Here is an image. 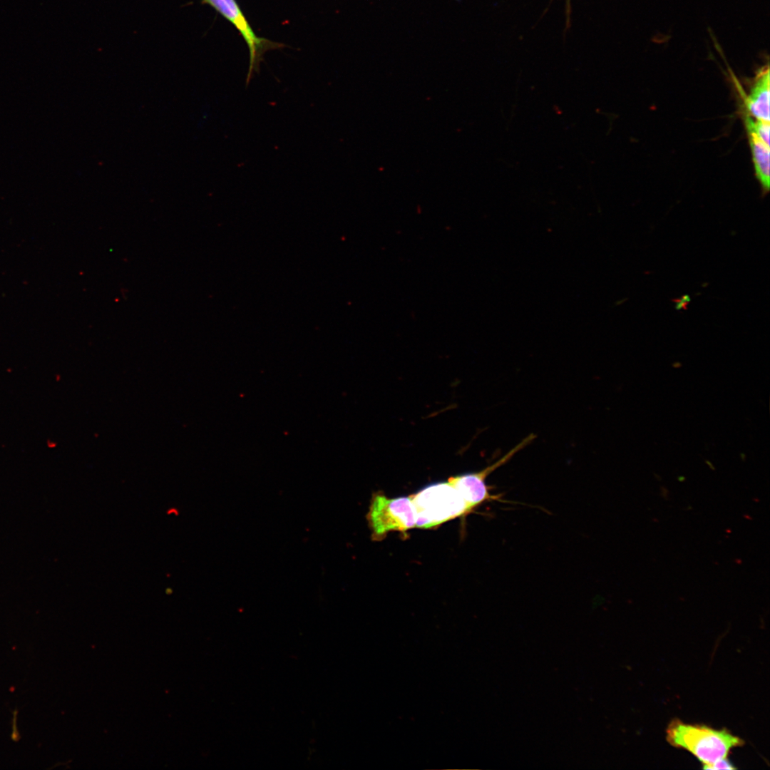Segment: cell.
<instances>
[{
	"instance_id": "6da1fadb",
	"label": "cell",
	"mask_w": 770,
	"mask_h": 770,
	"mask_svg": "<svg viewBox=\"0 0 770 770\" xmlns=\"http://www.w3.org/2000/svg\"><path fill=\"white\" fill-rule=\"evenodd\" d=\"M666 733L669 744L689 751L703 765L727 758L731 749L744 744L741 739L726 729L685 724L677 719L671 721Z\"/></svg>"
},
{
	"instance_id": "7a4b0ae2",
	"label": "cell",
	"mask_w": 770,
	"mask_h": 770,
	"mask_svg": "<svg viewBox=\"0 0 770 770\" xmlns=\"http://www.w3.org/2000/svg\"><path fill=\"white\" fill-rule=\"evenodd\" d=\"M410 497L419 528H429L472 511L448 481L426 486Z\"/></svg>"
},
{
	"instance_id": "3957f363",
	"label": "cell",
	"mask_w": 770,
	"mask_h": 770,
	"mask_svg": "<svg viewBox=\"0 0 770 770\" xmlns=\"http://www.w3.org/2000/svg\"><path fill=\"white\" fill-rule=\"evenodd\" d=\"M368 520L372 536L382 539L390 531H406L416 526V510L411 497L389 498L383 494L372 497Z\"/></svg>"
},
{
	"instance_id": "277c9868",
	"label": "cell",
	"mask_w": 770,
	"mask_h": 770,
	"mask_svg": "<svg viewBox=\"0 0 770 770\" xmlns=\"http://www.w3.org/2000/svg\"><path fill=\"white\" fill-rule=\"evenodd\" d=\"M535 438V436L531 433L501 458L480 471L452 476L449 478L448 482L456 488L472 510L486 501H503L501 499V495L492 494L490 492L491 488L486 484V478L496 469L508 462Z\"/></svg>"
},
{
	"instance_id": "5b68a950",
	"label": "cell",
	"mask_w": 770,
	"mask_h": 770,
	"mask_svg": "<svg viewBox=\"0 0 770 770\" xmlns=\"http://www.w3.org/2000/svg\"><path fill=\"white\" fill-rule=\"evenodd\" d=\"M202 3L210 5L229 21L245 41L250 53V65L246 79L247 85L253 72L258 70L263 53L267 50L278 48L279 44L261 38L254 32L235 0H202Z\"/></svg>"
},
{
	"instance_id": "8992f818",
	"label": "cell",
	"mask_w": 770,
	"mask_h": 770,
	"mask_svg": "<svg viewBox=\"0 0 770 770\" xmlns=\"http://www.w3.org/2000/svg\"><path fill=\"white\" fill-rule=\"evenodd\" d=\"M769 67L766 65L757 73L746 98L748 115L754 119L769 121Z\"/></svg>"
},
{
	"instance_id": "52a82bcc",
	"label": "cell",
	"mask_w": 770,
	"mask_h": 770,
	"mask_svg": "<svg viewBox=\"0 0 770 770\" xmlns=\"http://www.w3.org/2000/svg\"><path fill=\"white\" fill-rule=\"evenodd\" d=\"M756 175L764 192L769 189L770 147L753 133L748 132Z\"/></svg>"
},
{
	"instance_id": "ba28073f",
	"label": "cell",
	"mask_w": 770,
	"mask_h": 770,
	"mask_svg": "<svg viewBox=\"0 0 770 770\" xmlns=\"http://www.w3.org/2000/svg\"><path fill=\"white\" fill-rule=\"evenodd\" d=\"M747 131L754 133L767 144H769V121L754 119L747 114L746 116Z\"/></svg>"
},
{
	"instance_id": "9c48e42d",
	"label": "cell",
	"mask_w": 770,
	"mask_h": 770,
	"mask_svg": "<svg viewBox=\"0 0 770 770\" xmlns=\"http://www.w3.org/2000/svg\"><path fill=\"white\" fill-rule=\"evenodd\" d=\"M702 769L710 770H719V769H735L736 767L729 761L727 758L719 760L713 764L708 765H703Z\"/></svg>"
},
{
	"instance_id": "30bf717a",
	"label": "cell",
	"mask_w": 770,
	"mask_h": 770,
	"mask_svg": "<svg viewBox=\"0 0 770 770\" xmlns=\"http://www.w3.org/2000/svg\"><path fill=\"white\" fill-rule=\"evenodd\" d=\"M17 714H18V709H15L14 711L13 712V719H12V726H11L12 733L11 734V738L14 741H19V739H21V736L19 734V732L18 728H17Z\"/></svg>"
},
{
	"instance_id": "8fae6325",
	"label": "cell",
	"mask_w": 770,
	"mask_h": 770,
	"mask_svg": "<svg viewBox=\"0 0 770 770\" xmlns=\"http://www.w3.org/2000/svg\"><path fill=\"white\" fill-rule=\"evenodd\" d=\"M691 299L688 295H683L681 299H674L672 301L675 302V307L677 309H687V305Z\"/></svg>"
},
{
	"instance_id": "7c38bea8",
	"label": "cell",
	"mask_w": 770,
	"mask_h": 770,
	"mask_svg": "<svg viewBox=\"0 0 770 770\" xmlns=\"http://www.w3.org/2000/svg\"><path fill=\"white\" fill-rule=\"evenodd\" d=\"M705 463L709 466V468L712 470H713V471L715 470L714 466L712 464V463L709 461L705 460Z\"/></svg>"
},
{
	"instance_id": "4fadbf2b",
	"label": "cell",
	"mask_w": 770,
	"mask_h": 770,
	"mask_svg": "<svg viewBox=\"0 0 770 770\" xmlns=\"http://www.w3.org/2000/svg\"><path fill=\"white\" fill-rule=\"evenodd\" d=\"M681 366H682V364H681L680 362H675V363L672 364V366L674 368H679V367H681Z\"/></svg>"
},
{
	"instance_id": "5bb4252c",
	"label": "cell",
	"mask_w": 770,
	"mask_h": 770,
	"mask_svg": "<svg viewBox=\"0 0 770 770\" xmlns=\"http://www.w3.org/2000/svg\"><path fill=\"white\" fill-rule=\"evenodd\" d=\"M740 457H741V460H742L743 461H745V458H746V455H745L744 453H740Z\"/></svg>"
},
{
	"instance_id": "9a60e30c",
	"label": "cell",
	"mask_w": 770,
	"mask_h": 770,
	"mask_svg": "<svg viewBox=\"0 0 770 770\" xmlns=\"http://www.w3.org/2000/svg\"><path fill=\"white\" fill-rule=\"evenodd\" d=\"M677 479H678V481H680V482H682V481H685V477H684V476H679V477L677 478Z\"/></svg>"
}]
</instances>
